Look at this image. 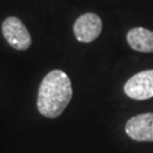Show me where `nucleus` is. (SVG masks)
I'll return each instance as SVG.
<instances>
[{"mask_svg":"<svg viewBox=\"0 0 153 153\" xmlns=\"http://www.w3.org/2000/svg\"><path fill=\"white\" fill-rule=\"evenodd\" d=\"M73 31L75 38L83 43L93 42L101 34L102 21L94 13H85L79 16L74 23Z\"/></svg>","mask_w":153,"mask_h":153,"instance_id":"obj_4","label":"nucleus"},{"mask_svg":"<svg viewBox=\"0 0 153 153\" xmlns=\"http://www.w3.org/2000/svg\"><path fill=\"white\" fill-rule=\"evenodd\" d=\"M127 42L133 50L151 53L153 52V32L144 27H134L127 33Z\"/></svg>","mask_w":153,"mask_h":153,"instance_id":"obj_6","label":"nucleus"},{"mask_svg":"<svg viewBox=\"0 0 153 153\" xmlns=\"http://www.w3.org/2000/svg\"><path fill=\"white\" fill-rule=\"evenodd\" d=\"M124 92L128 98L137 101L153 98V69L137 73L125 83Z\"/></svg>","mask_w":153,"mask_h":153,"instance_id":"obj_3","label":"nucleus"},{"mask_svg":"<svg viewBox=\"0 0 153 153\" xmlns=\"http://www.w3.org/2000/svg\"><path fill=\"white\" fill-rule=\"evenodd\" d=\"M73 97L68 75L60 69L49 71L40 84L38 110L47 118H57L64 112Z\"/></svg>","mask_w":153,"mask_h":153,"instance_id":"obj_1","label":"nucleus"},{"mask_svg":"<svg viewBox=\"0 0 153 153\" xmlns=\"http://www.w3.org/2000/svg\"><path fill=\"white\" fill-rule=\"evenodd\" d=\"M125 131L137 142H153V112L134 116L126 123Z\"/></svg>","mask_w":153,"mask_h":153,"instance_id":"obj_5","label":"nucleus"},{"mask_svg":"<svg viewBox=\"0 0 153 153\" xmlns=\"http://www.w3.org/2000/svg\"><path fill=\"white\" fill-rule=\"evenodd\" d=\"M2 34L6 41L16 50H27L32 39L26 26L17 17H8L2 23Z\"/></svg>","mask_w":153,"mask_h":153,"instance_id":"obj_2","label":"nucleus"}]
</instances>
